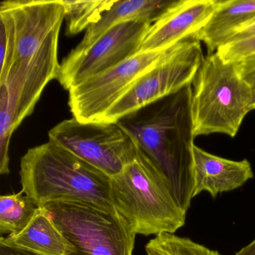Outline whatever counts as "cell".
<instances>
[{
    "instance_id": "cell-1",
    "label": "cell",
    "mask_w": 255,
    "mask_h": 255,
    "mask_svg": "<svg viewBox=\"0 0 255 255\" xmlns=\"http://www.w3.org/2000/svg\"><path fill=\"white\" fill-rule=\"evenodd\" d=\"M0 6L10 11L15 26L12 63L0 83L17 104L15 127L30 116L53 79H57L59 32L65 19L62 0H6Z\"/></svg>"
},
{
    "instance_id": "cell-19",
    "label": "cell",
    "mask_w": 255,
    "mask_h": 255,
    "mask_svg": "<svg viewBox=\"0 0 255 255\" xmlns=\"http://www.w3.org/2000/svg\"><path fill=\"white\" fill-rule=\"evenodd\" d=\"M16 108L9 99L8 88L0 83V173L9 174V144L15 130Z\"/></svg>"
},
{
    "instance_id": "cell-25",
    "label": "cell",
    "mask_w": 255,
    "mask_h": 255,
    "mask_svg": "<svg viewBox=\"0 0 255 255\" xmlns=\"http://www.w3.org/2000/svg\"><path fill=\"white\" fill-rule=\"evenodd\" d=\"M235 255H255V239L248 246L237 252Z\"/></svg>"
},
{
    "instance_id": "cell-9",
    "label": "cell",
    "mask_w": 255,
    "mask_h": 255,
    "mask_svg": "<svg viewBox=\"0 0 255 255\" xmlns=\"http://www.w3.org/2000/svg\"><path fill=\"white\" fill-rule=\"evenodd\" d=\"M172 48L136 53L110 71L70 89L68 105L73 117L82 122H102L112 107Z\"/></svg>"
},
{
    "instance_id": "cell-4",
    "label": "cell",
    "mask_w": 255,
    "mask_h": 255,
    "mask_svg": "<svg viewBox=\"0 0 255 255\" xmlns=\"http://www.w3.org/2000/svg\"><path fill=\"white\" fill-rule=\"evenodd\" d=\"M111 197L116 212L135 235L174 234L186 222V212L140 147L133 161L112 177Z\"/></svg>"
},
{
    "instance_id": "cell-17",
    "label": "cell",
    "mask_w": 255,
    "mask_h": 255,
    "mask_svg": "<svg viewBox=\"0 0 255 255\" xmlns=\"http://www.w3.org/2000/svg\"><path fill=\"white\" fill-rule=\"evenodd\" d=\"M67 22V34L74 35L83 32L101 17L111 0H62Z\"/></svg>"
},
{
    "instance_id": "cell-7",
    "label": "cell",
    "mask_w": 255,
    "mask_h": 255,
    "mask_svg": "<svg viewBox=\"0 0 255 255\" xmlns=\"http://www.w3.org/2000/svg\"><path fill=\"white\" fill-rule=\"evenodd\" d=\"M49 141L66 149L110 177L120 174L138 152L137 140L121 122H82L73 117L58 124Z\"/></svg>"
},
{
    "instance_id": "cell-18",
    "label": "cell",
    "mask_w": 255,
    "mask_h": 255,
    "mask_svg": "<svg viewBox=\"0 0 255 255\" xmlns=\"http://www.w3.org/2000/svg\"><path fill=\"white\" fill-rule=\"evenodd\" d=\"M147 255H222L186 237L171 233L156 236L145 246Z\"/></svg>"
},
{
    "instance_id": "cell-6",
    "label": "cell",
    "mask_w": 255,
    "mask_h": 255,
    "mask_svg": "<svg viewBox=\"0 0 255 255\" xmlns=\"http://www.w3.org/2000/svg\"><path fill=\"white\" fill-rule=\"evenodd\" d=\"M43 207L71 247L68 255H132L135 235L119 213L79 202Z\"/></svg>"
},
{
    "instance_id": "cell-13",
    "label": "cell",
    "mask_w": 255,
    "mask_h": 255,
    "mask_svg": "<svg viewBox=\"0 0 255 255\" xmlns=\"http://www.w3.org/2000/svg\"><path fill=\"white\" fill-rule=\"evenodd\" d=\"M173 0H111L96 23L89 26L81 42L73 50L84 51L112 28L124 23L142 21L153 23Z\"/></svg>"
},
{
    "instance_id": "cell-21",
    "label": "cell",
    "mask_w": 255,
    "mask_h": 255,
    "mask_svg": "<svg viewBox=\"0 0 255 255\" xmlns=\"http://www.w3.org/2000/svg\"><path fill=\"white\" fill-rule=\"evenodd\" d=\"M216 53L227 62H238L255 53V35L240 41L224 44Z\"/></svg>"
},
{
    "instance_id": "cell-22",
    "label": "cell",
    "mask_w": 255,
    "mask_h": 255,
    "mask_svg": "<svg viewBox=\"0 0 255 255\" xmlns=\"http://www.w3.org/2000/svg\"><path fill=\"white\" fill-rule=\"evenodd\" d=\"M241 78L255 90V53L234 62Z\"/></svg>"
},
{
    "instance_id": "cell-20",
    "label": "cell",
    "mask_w": 255,
    "mask_h": 255,
    "mask_svg": "<svg viewBox=\"0 0 255 255\" xmlns=\"http://www.w3.org/2000/svg\"><path fill=\"white\" fill-rule=\"evenodd\" d=\"M0 80L6 77L12 63L15 50L16 32L11 13L0 6Z\"/></svg>"
},
{
    "instance_id": "cell-3",
    "label": "cell",
    "mask_w": 255,
    "mask_h": 255,
    "mask_svg": "<svg viewBox=\"0 0 255 255\" xmlns=\"http://www.w3.org/2000/svg\"><path fill=\"white\" fill-rule=\"evenodd\" d=\"M20 176L22 192L38 207L79 202L117 213L112 177L53 141L27 150L20 160Z\"/></svg>"
},
{
    "instance_id": "cell-5",
    "label": "cell",
    "mask_w": 255,
    "mask_h": 255,
    "mask_svg": "<svg viewBox=\"0 0 255 255\" xmlns=\"http://www.w3.org/2000/svg\"><path fill=\"white\" fill-rule=\"evenodd\" d=\"M254 90L235 64L216 53L204 56L191 85L190 110L195 138L211 134L234 137L252 111Z\"/></svg>"
},
{
    "instance_id": "cell-26",
    "label": "cell",
    "mask_w": 255,
    "mask_h": 255,
    "mask_svg": "<svg viewBox=\"0 0 255 255\" xmlns=\"http://www.w3.org/2000/svg\"><path fill=\"white\" fill-rule=\"evenodd\" d=\"M255 110V90L254 91L253 102H252V110Z\"/></svg>"
},
{
    "instance_id": "cell-10",
    "label": "cell",
    "mask_w": 255,
    "mask_h": 255,
    "mask_svg": "<svg viewBox=\"0 0 255 255\" xmlns=\"http://www.w3.org/2000/svg\"><path fill=\"white\" fill-rule=\"evenodd\" d=\"M151 23L131 21L106 32L87 50L71 51L60 64L59 80L66 90L110 71L138 53L144 34Z\"/></svg>"
},
{
    "instance_id": "cell-2",
    "label": "cell",
    "mask_w": 255,
    "mask_h": 255,
    "mask_svg": "<svg viewBox=\"0 0 255 255\" xmlns=\"http://www.w3.org/2000/svg\"><path fill=\"white\" fill-rule=\"evenodd\" d=\"M191 86L121 120L187 213L194 189Z\"/></svg>"
},
{
    "instance_id": "cell-15",
    "label": "cell",
    "mask_w": 255,
    "mask_h": 255,
    "mask_svg": "<svg viewBox=\"0 0 255 255\" xmlns=\"http://www.w3.org/2000/svg\"><path fill=\"white\" fill-rule=\"evenodd\" d=\"M255 17V0H218L216 10L195 38L206 46L208 54L216 53L237 28Z\"/></svg>"
},
{
    "instance_id": "cell-12",
    "label": "cell",
    "mask_w": 255,
    "mask_h": 255,
    "mask_svg": "<svg viewBox=\"0 0 255 255\" xmlns=\"http://www.w3.org/2000/svg\"><path fill=\"white\" fill-rule=\"evenodd\" d=\"M194 189L195 198L206 191L213 198L219 193L235 190L254 177L248 159L235 161L212 154L194 144Z\"/></svg>"
},
{
    "instance_id": "cell-14",
    "label": "cell",
    "mask_w": 255,
    "mask_h": 255,
    "mask_svg": "<svg viewBox=\"0 0 255 255\" xmlns=\"http://www.w3.org/2000/svg\"><path fill=\"white\" fill-rule=\"evenodd\" d=\"M0 246L38 255H68L71 252V247L44 207L38 209L23 231L1 237Z\"/></svg>"
},
{
    "instance_id": "cell-8",
    "label": "cell",
    "mask_w": 255,
    "mask_h": 255,
    "mask_svg": "<svg viewBox=\"0 0 255 255\" xmlns=\"http://www.w3.org/2000/svg\"><path fill=\"white\" fill-rule=\"evenodd\" d=\"M204 58L201 43L195 38L176 46L157 65L136 81L106 114L102 122H119L189 87Z\"/></svg>"
},
{
    "instance_id": "cell-11",
    "label": "cell",
    "mask_w": 255,
    "mask_h": 255,
    "mask_svg": "<svg viewBox=\"0 0 255 255\" xmlns=\"http://www.w3.org/2000/svg\"><path fill=\"white\" fill-rule=\"evenodd\" d=\"M217 5L218 0H173L150 24L138 53L168 50L195 38L207 24Z\"/></svg>"
},
{
    "instance_id": "cell-24",
    "label": "cell",
    "mask_w": 255,
    "mask_h": 255,
    "mask_svg": "<svg viewBox=\"0 0 255 255\" xmlns=\"http://www.w3.org/2000/svg\"><path fill=\"white\" fill-rule=\"evenodd\" d=\"M0 255H38L27 251L0 246Z\"/></svg>"
},
{
    "instance_id": "cell-16",
    "label": "cell",
    "mask_w": 255,
    "mask_h": 255,
    "mask_svg": "<svg viewBox=\"0 0 255 255\" xmlns=\"http://www.w3.org/2000/svg\"><path fill=\"white\" fill-rule=\"evenodd\" d=\"M23 192L0 198V232L14 234L23 231L39 207Z\"/></svg>"
},
{
    "instance_id": "cell-23",
    "label": "cell",
    "mask_w": 255,
    "mask_h": 255,
    "mask_svg": "<svg viewBox=\"0 0 255 255\" xmlns=\"http://www.w3.org/2000/svg\"><path fill=\"white\" fill-rule=\"evenodd\" d=\"M255 17L252 20L245 23L244 24L237 28L232 35L228 38L227 42L225 44L228 43L234 42V41H240V40L245 39V38H250V37L255 36ZM224 45V44H223Z\"/></svg>"
}]
</instances>
